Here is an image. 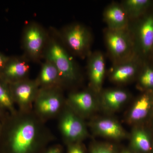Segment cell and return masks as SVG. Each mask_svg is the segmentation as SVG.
<instances>
[{
    "mask_svg": "<svg viewBox=\"0 0 153 153\" xmlns=\"http://www.w3.org/2000/svg\"><path fill=\"white\" fill-rule=\"evenodd\" d=\"M135 55L128 60L114 64L110 71L109 77L112 82L123 84L130 81L138 71V64Z\"/></svg>",
    "mask_w": 153,
    "mask_h": 153,
    "instance_id": "9a60e30c",
    "label": "cell"
},
{
    "mask_svg": "<svg viewBox=\"0 0 153 153\" xmlns=\"http://www.w3.org/2000/svg\"><path fill=\"white\" fill-rule=\"evenodd\" d=\"M122 153H132L130 152V151L128 150H125Z\"/></svg>",
    "mask_w": 153,
    "mask_h": 153,
    "instance_id": "f1b7e54d",
    "label": "cell"
},
{
    "mask_svg": "<svg viewBox=\"0 0 153 153\" xmlns=\"http://www.w3.org/2000/svg\"><path fill=\"white\" fill-rule=\"evenodd\" d=\"M131 145L134 150L146 153L152 149V143L149 134L143 129H134L131 136Z\"/></svg>",
    "mask_w": 153,
    "mask_h": 153,
    "instance_id": "d6986e66",
    "label": "cell"
},
{
    "mask_svg": "<svg viewBox=\"0 0 153 153\" xmlns=\"http://www.w3.org/2000/svg\"><path fill=\"white\" fill-rule=\"evenodd\" d=\"M88 57V73L91 86L95 94L101 93L106 72L104 55L100 51H96L91 52Z\"/></svg>",
    "mask_w": 153,
    "mask_h": 153,
    "instance_id": "30bf717a",
    "label": "cell"
},
{
    "mask_svg": "<svg viewBox=\"0 0 153 153\" xmlns=\"http://www.w3.org/2000/svg\"><path fill=\"white\" fill-rule=\"evenodd\" d=\"M103 18L107 28L111 30L129 29V19L121 4L113 3L105 9Z\"/></svg>",
    "mask_w": 153,
    "mask_h": 153,
    "instance_id": "5bb4252c",
    "label": "cell"
},
{
    "mask_svg": "<svg viewBox=\"0 0 153 153\" xmlns=\"http://www.w3.org/2000/svg\"><path fill=\"white\" fill-rule=\"evenodd\" d=\"M105 43L109 56L114 64L121 63L135 55L133 36L129 29L104 30Z\"/></svg>",
    "mask_w": 153,
    "mask_h": 153,
    "instance_id": "277c9868",
    "label": "cell"
},
{
    "mask_svg": "<svg viewBox=\"0 0 153 153\" xmlns=\"http://www.w3.org/2000/svg\"><path fill=\"white\" fill-rule=\"evenodd\" d=\"M8 56H6L1 52H0V71L4 68L6 62L9 59Z\"/></svg>",
    "mask_w": 153,
    "mask_h": 153,
    "instance_id": "d4e9b609",
    "label": "cell"
},
{
    "mask_svg": "<svg viewBox=\"0 0 153 153\" xmlns=\"http://www.w3.org/2000/svg\"><path fill=\"white\" fill-rule=\"evenodd\" d=\"M57 34L66 49L73 55L84 58L91 53L92 34L85 25L73 23L65 26Z\"/></svg>",
    "mask_w": 153,
    "mask_h": 153,
    "instance_id": "3957f363",
    "label": "cell"
},
{
    "mask_svg": "<svg viewBox=\"0 0 153 153\" xmlns=\"http://www.w3.org/2000/svg\"><path fill=\"white\" fill-rule=\"evenodd\" d=\"M128 98L129 94L123 89H108L101 93L102 104L105 109L109 111L120 108Z\"/></svg>",
    "mask_w": 153,
    "mask_h": 153,
    "instance_id": "e0dca14e",
    "label": "cell"
},
{
    "mask_svg": "<svg viewBox=\"0 0 153 153\" xmlns=\"http://www.w3.org/2000/svg\"><path fill=\"white\" fill-rule=\"evenodd\" d=\"M30 111L3 118L0 153H34L49 139L42 120Z\"/></svg>",
    "mask_w": 153,
    "mask_h": 153,
    "instance_id": "6da1fadb",
    "label": "cell"
},
{
    "mask_svg": "<svg viewBox=\"0 0 153 153\" xmlns=\"http://www.w3.org/2000/svg\"><path fill=\"white\" fill-rule=\"evenodd\" d=\"M139 84L145 89L153 88V68L147 67L143 70L139 78Z\"/></svg>",
    "mask_w": 153,
    "mask_h": 153,
    "instance_id": "7402d4cb",
    "label": "cell"
},
{
    "mask_svg": "<svg viewBox=\"0 0 153 153\" xmlns=\"http://www.w3.org/2000/svg\"><path fill=\"white\" fill-rule=\"evenodd\" d=\"M151 3L149 0H125L121 4L129 19H136L144 13Z\"/></svg>",
    "mask_w": 153,
    "mask_h": 153,
    "instance_id": "ffe728a7",
    "label": "cell"
},
{
    "mask_svg": "<svg viewBox=\"0 0 153 153\" xmlns=\"http://www.w3.org/2000/svg\"><path fill=\"white\" fill-rule=\"evenodd\" d=\"M34 103L35 113L41 119L55 116L64 108L60 88H40Z\"/></svg>",
    "mask_w": 153,
    "mask_h": 153,
    "instance_id": "8992f818",
    "label": "cell"
},
{
    "mask_svg": "<svg viewBox=\"0 0 153 153\" xmlns=\"http://www.w3.org/2000/svg\"><path fill=\"white\" fill-rule=\"evenodd\" d=\"M49 36L47 31L37 22L28 23L22 36V45L25 57L34 62H38L43 58Z\"/></svg>",
    "mask_w": 153,
    "mask_h": 153,
    "instance_id": "5b68a950",
    "label": "cell"
},
{
    "mask_svg": "<svg viewBox=\"0 0 153 153\" xmlns=\"http://www.w3.org/2000/svg\"><path fill=\"white\" fill-rule=\"evenodd\" d=\"M3 110H4L0 106V120L4 117L3 115Z\"/></svg>",
    "mask_w": 153,
    "mask_h": 153,
    "instance_id": "4316f807",
    "label": "cell"
},
{
    "mask_svg": "<svg viewBox=\"0 0 153 153\" xmlns=\"http://www.w3.org/2000/svg\"><path fill=\"white\" fill-rule=\"evenodd\" d=\"M2 129V122L0 120V136L1 133Z\"/></svg>",
    "mask_w": 153,
    "mask_h": 153,
    "instance_id": "83f0119b",
    "label": "cell"
},
{
    "mask_svg": "<svg viewBox=\"0 0 153 153\" xmlns=\"http://www.w3.org/2000/svg\"><path fill=\"white\" fill-rule=\"evenodd\" d=\"M68 153H85L79 143H69Z\"/></svg>",
    "mask_w": 153,
    "mask_h": 153,
    "instance_id": "cb8c5ba5",
    "label": "cell"
},
{
    "mask_svg": "<svg viewBox=\"0 0 153 153\" xmlns=\"http://www.w3.org/2000/svg\"><path fill=\"white\" fill-rule=\"evenodd\" d=\"M45 153H62V151L60 147L55 146L50 148Z\"/></svg>",
    "mask_w": 153,
    "mask_h": 153,
    "instance_id": "484cf974",
    "label": "cell"
},
{
    "mask_svg": "<svg viewBox=\"0 0 153 153\" xmlns=\"http://www.w3.org/2000/svg\"><path fill=\"white\" fill-rule=\"evenodd\" d=\"M36 81L40 88H60L63 84L57 68L50 61L45 60Z\"/></svg>",
    "mask_w": 153,
    "mask_h": 153,
    "instance_id": "2e32d148",
    "label": "cell"
},
{
    "mask_svg": "<svg viewBox=\"0 0 153 153\" xmlns=\"http://www.w3.org/2000/svg\"><path fill=\"white\" fill-rule=\"evenodd\" d=\"M93 92L88 90L71 92L67 99L68 106L82 118L89 115L95 111L97 106Z\"/></svg>",
    "mask_w": 153,
    "mask_h": 153,
    "instance_id": "8fae6325",
    "label": "cell"
},
{
    "mask_svg": "<svg viewBox=\"0 0 153 153\" xmlns=\"http://www.w3.org/2000/svg\"><path fill=\"white\" fill-rule=\"evenodd\" d=\"M43 58L57 68L63 84L73 83L79 78L78 67L58 37L49 35Z\"/></svg>",
    "mask_w": 153,
    "mask_h": 153,
    "instance_id": "7a4b0ae2",
    "label": "cell"
},
{
    "mask_svg": "<svg viewBox=\"0 0 153 153\" xmlns=\"http://www.w3.org/2000/svg\"><path fill=\"white\" fill-rule=\"evenodd\" d=\"M9 85L14 103L18 105L20 111H30L40 88L36 79L27 78Z\"/></svg>",
    "mask_w": 153,
    "mask_h": 153,
    "instance_id": "ba28073f",
    "label": "cell"
},
{
    "mask_svg": "<svg viewBox=\"0 0 153 153\" xmlns=\"http://www.w3.org/2000/svg\"><path fill=\"white\" fill-rule=\"evenodd\" d=\"M63 108L59 120V128L63 137L69 143H79L88 136L82 118L67 106Z\"/></svg>",
    "mask_w": 153,
    "mask_h": 153,
    "instance_id": "52a82bcc",
    "label": "cell"
},
{
    "mask_svg": "<svg viewBox=\"0 0 153 153\" xmlns=\"http://www.w3.org/2000/svg\"><path fill=\"white\" fill-rule=\"evenodd\" d=\"M91 153H116L114 147L108 143H100L94 145Z\"/></svg>",
    "mask_w": 153,
    "mask_h": 153,
    "instance_id": "603a6c76",
    "label": "cell"
},
{
    "mask_svg": "<svg viewBox=\"0 0 153 153\" xmlns=\"http://www.w3.org/2000/svg\"><path fill=\"white\" fill-rule=\"evenodd\" d=\"M133 36L135 49L137 47L144 54L150 52L153 48V15H148L141 20Z\"/></svg>",
    "mask_w": 153,
    "mask_h": 153,
    "instance_id": "4fadbf2b",
    "label": "cell"
},
{
    "mask_svg": "<svg viewBox=\"0 0 153 153\" xmlns=\"http://www.w3.org/2000/svg\"><path fill=\"white\" fill-rule=\"evenodd\" d=\"M151 97L143 94L137 99L129 111L127 121L129 123H136L144 119L147 116L152 108Z\"/></svg>",
    "mask_w": 153,
    "mask_h": 153,
    "instance_id": "ac0fdd59",
    "label": "cell"
},
{
    "mask_svg": "<svg viewBox=\"0 0 153 153\" xmlns=\"http://www.w3.org/2000/svg\"><path fill=\"white\" fill-rule=\"evenodd\" d=\"M29 62L25 55L9 57L0 71V79L8 84L27 79L30 68Z\"/></svg>",
    "mask_w": 153,
    "mask_h": 153,
    "instance_id": "9c48e42d",
    "label": "cell"
},
{
    "mask_svg": "<svg viewBox=\"0 0 153 153\" xmlns=\"http://www.w3.org/2000/svg\"><path fill=\"white\" fill-rule=\"evenodd\" d=\"M14 104L9 84L0 79V106L12 114L17 111Z\"/></svg>",
    "mask_w": 153,
    "mask_h": 153,
    "instance_id": "44dd1931",
    "label": "cell"
},
{
    "mask_svg": "<svg viewBox=\"0 0 153 153\" xmlns=\"http://www.w3.org/2000/svg\"><path fill=\"white\" fill-rule=\"evenodd\" d=\"M91 127L94 132L100 136L115 140L126 138L128 134L117 121L109 117H103L93 121Z\"/></svg>",
    "mask_w": 153,
    "mask_h": 153,
    "instance_id": "7c38bea8",
    "label": "cell"
}]
</instances>
